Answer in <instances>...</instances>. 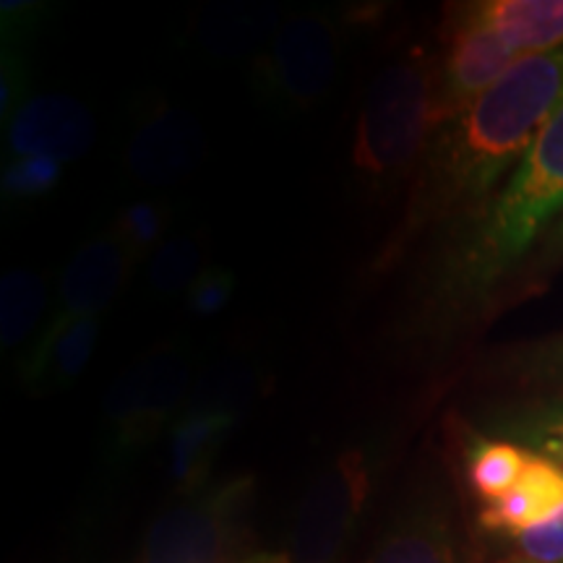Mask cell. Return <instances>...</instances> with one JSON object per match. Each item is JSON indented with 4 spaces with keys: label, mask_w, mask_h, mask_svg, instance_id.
Listing matches in <instances>:
<instances>
[{
    "label": "cell",
    "mask_w": 563,
    "mask_h": 563,
    "mask_svg": "<svg viewBox=\"0 0 563 563\" xmlns=\"http://www.w3.org/2000/svg\"><path fill=\"white\" fill-rule=\"evenodd\" d=\"M563 104V45L530 55L481 100L433 131L407 207L378 266L397 264L422 232L473 217L522 162L532 141Z\"/></svg>",
    "instance_id": "1"
},
{
    "label": "cell",
    "mask_w": 563,
    "mask_h": 563,
    "mask_svg": "<svg viewBox=\"0 0 563 563\" xmlns=\"http://www.w3.org/2000/svg\"><path fill=\"white\" fill-rule=\"evenodd\" d=\"M563 214V104L496 194L460 222L420 298L422 332H449L511 279Z\"/></svg>",
    "instance_id": "2"
},
{
    "label": "cell",
    "mask_w": 563,
    "mask_h": 563,
    "mask_svg": "<svg viewBox=\"0 0 563 563\" xmlns=\"http://www.w3.org/2000/svg\"><path fill=\"white\" fill-rule=\"evenodd\" d=\"M433 123V60L410 53L386 66L365 95L352 139V167L371 191L415 178Z\"/></svg>",
    "instance_id": "3"
},
{
    "label": "cell",
    "mask_w": 563,
    "mask_h": 563,
    "mask_svg": "<svg viewBox=\"0 0 563 563\" xmlns=\"http://www.w3.org/2000/svg\"><path fill=\"white\" fill-rule=\"evenodd\" d=\"M194 363L191 344L167 342L112 382L102 402V433L112 454L136 452L178 422L196 384Z\"/></svg>",
    "instance_id": "4"
},
{
    "label": "cell",
    "mask_w": 563,
    "mask_h": 563,
    "mask_svg": "<svg viewBox=\"0 0 563 563\" xmlns=\"http://www.w3.org/2000/svg\"><path fill=\"white\" fill-rule=\"evenodd\" d=\"M342 60V26L323 11L285 16L279 32L251 63V89L266 108L298 115L323 102Z\"/></svg>",
    "instance_id": "5"
},
{
    "label": "cell",
    "mask_w": 563,
    "mask_h": 563,
    "mask_svg": "<svg viewBox=\"0 0 563 563\" xmlns=\"http://www.w3.org/2000/svg\"><path fill=\"white\" fill-rule=\"evenodd\" d=\"M249 477L194 493L188 501L165 511L152 525L141 548V563H249Z\"/></svg>",
    "instance_id": "6"
},
{
    "label": "cell",
    "mask_w": 563,
    "mask_h": 563,
    "mask_svg": "<svg viewBox=\"0 0 563 563\" xmlns=\"http://www.w3.org/2000/svg\"><path fill=\"white\" fill-rule=\"evenodd\" d=\"M519 60L522 58L498 34L475 19L470 3L452 9L443 32V51L439 60H433L435 129L462 115Z\"/></svg>",
    "instance_id": "7"
},
{
    "label": "cell",
    "mask_w": 563,
    "mask_h": 563,
    "mask_svg": "<svg viewBox=\"0 0 563 563\" xmlns=\"http://www.w3.org/2000/svg\"><path fill=\"white\" fill-rule=\"evenodd\" d=\"M203 157V133L194 115L167 102H152L136 115L123 152L129 178L144 188L186 180Z\"/></svg>",
    "instance_id": "8"
},
{
    "label": "cell",
    "mask_w": 563,
    "mask_h": 563,
    "mask_svg": "<svg viewBox=\"0 0 563 563\" xmlns=\"http://www.w3.org/2000/svg\"><path fill=\"white\" fill-rule=\"evenodd\" d=\"M9 152L16 157H47L74 162L97 141L95 115L84 102L68 95L26 97L11 115Z\"/></svg>",
    "instance_id": "9"
},
{
    "label": "cell",
    "mask_w": 563,
    "mask_h": 563,
    "mask_svg": "<svg viewBox=\"0 0 563 563\" xmlns=\"http://www.w3.org/2000/svg\"><path fill=\"white\" fill-rule=\"evenodd\" d=\"M131 269L133 258L110 232L91 238L63 269L55 308L47 323L58 327V323L100 316L123 290Z\"/></svg>",
    "instance_id": "10"
},
{
    "label": "cell",
    "mask_w": 563,
    "mask_h": 563,
    "mask_svg": "<svg viewBox=\"0 0 563 563\" xmlns=\"http://www.w3.org/2000/svg\"><path fill=\"white\" fill-rule=\"evenodd\" d=\"M368 490V467L361 452H347L316 485L300 519V553L319 561L342 543Z\"/></svg>",
    "instance_id": "11"
},
{
    "label": "cell",
    "mask_w": 563,
    "mask_h": 563,
    "mask_svg": "<svg viewBox=\"0 0 563 563\" xmlns=\"http://www.w3.org/2000/svg\"><path fill=\"white\" fill-rule=\"evenodd\" d=\"M100 334V316L58 323V327L45 323L37 340L19 361V384L34 397H51L70 389L95 355Z\"/></svg>",
    "instance_id": "12"
},
{
    "label": "cell",
    "mask_w": 563,
    "mask_h": 563,
    "mask_svg": "<svg viewBox=\"0 0 563 563\" xmlns=\"http://www.w3.org/2000/svg\"><path fill=\"white\" fill-rule=\"evenodd\" d=\"M282 11L269 3H217L194 19L188 37L203 58L251 63L279 32Z\"/></svg>",
    "instance_id": "13"
},
{
    "label": "cell",
    "mask_w": 563,
    "mask_h": 563,
    "mask_svg": "<svg viewBox=\"0 0 563 563\" xmlns=\"http://www.w3.org/2000/svg\"><path fill=\"white\" fill-rule=\"evenodd\" d=\"M470 11L519 58L563 45V0H481Z\"/></svg>",
    "instance_id": "14"
},
{
    "label": "cell",
    "mask_w": 563,
    "mask_h": 563,
    "mask_svg": "<svg viewBox=\"0 0 563 563\" xmlns=\"http://www.w3.org/2000/svg\"><path fill=\"white\" fill-rule=\"evenodd\" d=\"M563 506V470L545 456L532 452V462L514 488L496 501L483 504L481 525L490 532L522 534L545 522Z\"/></svg>",
    "instance_id": "15"
},
{
    "label": "cell",
    "mask_w": 563,
    "mask_h": 563,
    "mask_svg": "<svg viewBox=\"0 0 563 563\" xmlns=\"http://www.w3.org/2000/svg\"><path fill=\"white\" fill-rule=\"evenodd\" d=\"M485 433L514 441L563 470V389H551L493 407L483 418Z\"/></svg>",
    "instance_id": "16"
},
{
    "label": "cell",
    "mask_w": 563,
    "mask_h": 563,
    "mask_svg": "<svg viewBox=\"0 0 563 563\" xmlns=\"http://www.w3.org/2000/svg\"><path fill=\"white\" fill-rule=\"evenodd\" d=\"M238 415L214 410H183L170 428V473L188 496L207 483L217 454L235 428Z\"/></svg>",
    "instance_id": "17"
},
{
    "label": "cell",
    "mask_w": 563,
    "mask_h": 563,
    "mask_svg": "<svg viewBox=\"0 0 563 563\" xmlns=\"http://www.w3.org/2000/svg\"><path fill=\"white\" fill-rule=\"evenodd\" d=\"M532 462L530 449L514 441L477 435L467 452V477L483 504L496 501L522 481Z\"/></svg>",
    "instance_id": "18"
},
{
    "label": "cell",
    "mask_w": 563,
    "mask_h": 563,
    "mask_svg": "<svg viewBox=\"0 0 563 563\" xmlns=\"http://www.w3.org/2000/svg\"><path fill=\"white\" fill-rule=\"evenodd\" d=\"M45 279L32 269H11L0 282V344L19 347L37 327L45 311Z\"/></svg>",
    "instance_id": "19"
},
{
    "label": "cell",
    "mask_w": 563,
    "mask_h": 563,
    "mask_svg": "<svg viewBox=\"0 0 563 563\" xmlns=\"http://www.w3.org/2000/svg\"><path fill=\"white\" fill-rule=\"evenodd\" d=\"M203 241L191 232L167 238L157 251L152 253L150 269H146V287L154 298H175L186 295L196 277L203 272Z\"/></svg>",
    "instance_id": "20"
},
{
    "label": "cell",
    "mask_w": 563,
    "mask_h": 563,
    "mask_svg": "<svg viewBox=\"0 0 563 563\" xmlns=\"http://www.w3.org/2000/svg\"><path fill=\"white\" fill-rule=\"evenodd\" d=\"M368 563H454V551L441 522L418 517L386 534Z\"/></svg>",
    "instance_id": "21"
},
{
    "label": "cell",
    "mask_w": 563,
    "mask_h": 563,
    "mask_svg": "<svg viewBox=\"0 0 563 563\" xmlns=\"http://www.w3.org/2000/svg\"><path fill=\"white\" fill-rule=\"evenodd\" d=\"M173 222V207L162 199H136L118 211L110 235L129 251L133 264L146 258L165 243Z\"/></svg>",
    "instance_id": "22"
},
{
    "label": "cell",
    "mask_w": 563,
    "mask_h": 563,
    "mask_svg": "<svg viewBox=\"0 0 563 563\" xmlns=\"http://www.w3.org/2000/svg\"><path fill=\"white\" fill-rule=\"evenodd\" d=\"M501 368L522 384L543 386L545 391L563 389V332L511 352Z\"/></svg>",
    "instance_id": "23"
},
{
    "label": "cell",
    "mask_w": 563,
    "mask_h": 563,
    "mask_svg": "<svg viewBox=\"0 0 563 563\" xmlns=\"http://www.w3.org/2000/svg\"><path fill=\"white\" fill-rule=\"evenodd\" d=\"M63 178V165L47 157H16L5 162L0 191L11 203L37 201L58 186Z\"/></svg>",
    "instance_id": "24"
},
{
    "label": "cell",
    "mask_w": 563,
    "mask_h": 563,
    "mask_svg": "<svg viewBox=\"0 0 563 563\" xmlns=\"http://www.w3.org/2000/svg\"><path fill=\"white\" fill-rule=\"evenodd\" d=\"M238 277L228 266H209L203 269L186 292V308L196 319L220 316L235 295Z\"/></svg>",
    "instance_id": "25"
},
{
    "label": "cell",
    "mask_w": 563,
    "mask_h": 563,
    "mask_svg": "<svg viewBox=\"0 0 563 563\" xmlns=\"http://www.w3.org/2000/svg\"><path fill=\"white\" fill-rule=\"evenodd\" d=\"M519 551L532 563H563V506L545 522L517 534Z\"/></svg>",
    "instance_id": "26"
},
{
    "label": "cell",
    "mask_w": 563,
    "mask_h": 563,
    "mask_svg": "<svg viewBox=\"0 0 563 563\" xmlns=\"http://www.w3.org/2000/svg\"><path fill=\"white\" fill-rule=\"evenodd\" d=\"M538 266L551 269V266L563 262V214L553 222V228L545 232V238L538 245V256H534Z\"/></svg>",
    "instance_id": "27"
},
{
    "label": "cell",
    "mask_w": 563,
    "mask_h": 563,
    "mask_svg": "<svg viewBox=\"0 0 563 563\" xmlns=\"http://www.w3.org/2000/svg\"><path fill=\"white\" fill-rule=\"evenodd\" d=\"M514 563H532V561H514Z\"/></svg>",
    "instance_id": "28"
},
{
    "label": "cell",
    "mask_w": 563,
    "mask_h": 563,
    "mask_svg": "<svg viewBox=\"0 0 563 563\" xmlns=\"http://www.w3.org/2000/svg\"><path fill=\"white\" fill-rule=\"evenodd\" d=\"M287 563H290V561H287Z\"/></svg>",
    "instance_id": "29"
}]
</instances>
